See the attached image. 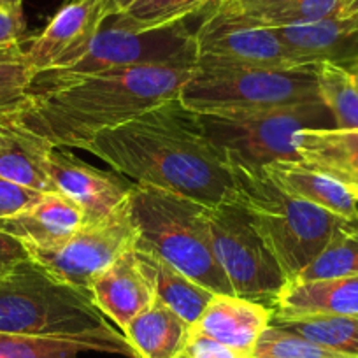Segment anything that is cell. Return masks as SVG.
Returning <instances> with one entry per match:
<instances>
[{"instance_id": "44dd1931", "label": "cell", "mask_w": 358, "mask_h": 358, "mask_svg": "<svg viewBox=\"0 0 358 358\" xmlns=\"http://www.w3.org/2000/svg\"><path fill=\"white\" fill-rule=\"evenodd\" d=\"M301 164L358 190V130L304 129L295 136Z\"/></svg>"}, {"instance_id": "e575fe53", "label": "cell", "mask_w": 358, "mask_h": 358, "mask_svg": "<svg viewBox=\"0 0 358 358\" xmlns=\"http://www.w3.org/2000/svg\"><path fill=\"white\" fill-rule=\"evenodd\" d=\"M29 257L25 246L6 232H0V274L18 260Z\"/></svg>"}, {"instance_id": "836d02e7", "label": "cell", "mask_w": 358, "mask_h": 358, "mask_svg": "<svg viewBox=\"0 0 358 358\" xmlns=\"http://www.w3.org/2000/svg\"><path fill=\"white\" fill-rule=\"evenodd\" d=\"M23 34H25L23 9L0 6V46L22 43Z\"/></svg>"}, {"instance_id": "cb8c5ba5", "label": "cell", "mask_w": 358, "mask_h": 358, "mask_svg": "<svg viewBox=\"0 0 358 358\" xmlns=\"http://www.w3.org/2000/svg\"><path fill=\"white\" fill-rule=\"evenodd\" d=\"M136 253L153 285L155 299L164 302L172 311L178 313L185 322L194 325L201 318L206 306L209 304L215 294L188 278L187 274L181 273L179 268H176L174 265H171L151 250L136 246Z\"/></svg>"}, {"instance_id": "603a6c76", "label": "cell", "mask_w": 358, "mask_h": 358, "mask_svg": "<svg viewBox=\"0 0 358 358\" xmlns=\"http://www.w3.org/2000/svg\"><path fill=\"white\" fill-rule=\"evenodd\" d=\"M192 325L169 306L155 299L123 330L139 358H179L190 337Z\"/></svg>"}, {"instance_id": "52a82bcc", "label": "cell", "mask_w": 358, "mask_h": 358, "mask_svg": "<svg viewBox=\"0 0 358 358\" xmlns=\"http://www.w3.org/2000/svg\"><path fill=\"white\" fill-rule=\"evenodd\" d=\"M132 67L195 69L194 32L188 30L185 22L160 29H136L113 16L74 65L37 74L29 94L97 72Z\"/></svg>"}, {"instance_id": "d6a6232c", "label": "cell", "mask_w": 358, "mask_h": 358, "mask_svg": "<svg viewBox=\"0 0 358 358\" xmlns=\"http://www.w3.org/2000/svg\"><path fill=\"white\" fill-rule=\"evenodd\" d=\"M41 195L43 192H36L32 188L13 183L9 179L0 178V218H8L29 208Z\"/></svg>"}, {"instance_id": "8992f818", "label": "cell", "mask_w": 358, "mask_h": 358, "mask_svg": "<svg viewBox=\"0 0 358 358\" xmlns=\"http://www.w3.org/2000/svg\"><path fill=\"white\" fill-rule=\"evenodd\" d=\"M178 97L197 113L255 111L322 102L316 85V65L195 69Z\"/></svg>"}, {"instance_id": "f546056e", "label": "cell", "mask_w": 358, "mask_h": 358, "mask_svg": "<svg viewBox=\"0 0 358 358\" xmlns=\"http://www.w3.org/2000/svg\"><path fill=\"white\" fill-rule=\"evenodd\" d=\"M34 78L23 43L0 46V113L11 111L25 101Z\"/></svg>"}, {"instance_id": "4316f807", "label": "cell", "mask_w": 358, "mask_h": 358, "mask_svg": "<svg viewBox=\"0 0 358 358\" xmlns=\"http://www.w3.org/2000/svg\"><path fill=\"white\" fill-rule=\"evenodd\" d=\"M318 95L329 109L336 129L358 130V86L355 76L330 62L316 65Z\"/></svg>"}, {"instance_id": "8d00e7d4", "label": "cell", "mask_w": 358, "mask_h": 358, "mask_svg": "<svg viewBox=\"0 0 358 358\" xmlns=\"http://www.w3.org/2000/svg\"><path fill=\"white\" fill-rule=\"evenodd\" d=\"M336 15L341 16V18L358 15V0H339Z\"/></svg>"}, {"instance_id": "ffe728a7", "label": "cell", "mask_w": 358, "mask_h": 358, "mask_svg": "<svg viewBox=\"0 0 358 358\" xmlns=\"http://www.w3.org/2000/svg\"><path fill=\"white\" fill-rule=\"evenodd\" d=\"M274 316H358V276L290 280L274 302Z\"/></svg>"}, {"instance_id": "8fae6325", "label": "cell", "mask_w": 358, "mask_h": 358, "mask_svg": "<svg viewBox=\"0 0 358 358\" xmlns=\"http://www.w3.org/2000/svg\"><path fill=\"white\" fill-rule=\"evenodd\" d=\"M137 237L129 195L104 218L83 222L60 246L27 250V253L60 281L90 292L92 280L120 255L136 246Z\"/></svg>"}, {"instance_id": "d4e9b609", "label": "cell", "mask_w": 358, "mask_h": 358, "mask_svg": "<svg viewBox=\"0 0 358 358\" xmlns=\"http://www.w3.org/2000/svg\"><path fill=\"white\" fill-rule=\"evenodd\" d=\"M271 325L299 334L320 346L358 358V316L313 315L301 318L273 316Z\"/></svg>"}, {"instance_id": "1f68e13d", "label": "cell", "mask_w": 358, "mask_h": 358, "mask_svg": "<svg viewBox=\"0 0 358 358\" xmlns=\"http://www.w3.org/2000/svg\"><path fill=\"white\" fill-rule=\"evenodd\" d=\"M179 358H253L251 355L237 351L234 348L227 346V344L218 343V341L211 339V337L204 336L192 330L188 343L185 346L183 353L179 355Z\"/></svg>"}, {"instance_id": "d590c367", "label": "cell", "mask_w": 358, "mask_h": 358, "mask_svg": "<svg viewBox=\"0 0 358 358\" xmlns=\"http://www.w3.org/2000/svg\"><path fill=\"white\" fill-rule=\"evenodd\" d=\"M104 2L109 18H113V16H118L122 13H125L136 0H104Z\"/></svg>"}, {"instance_id": "ba28073f", "label": "cell", "mask_w": 358, "mask_h": 358, "mask_svg": "<svg viewBox=\"0 0 358 358\" xmlns=\"http://www.w3.org/2000/svg\"><path fill=\"white\" fill-rule=\"evenodd\" d=\"M206 136L227 158L264 167L273 162H301L294 141L301 130L327 122L323 102L255 111L199 113ZM332 116V115H330Z\"/></svg>"}, {"instance_id": "6da1fadb", "label": "cell", "mask_w": 358, "mask_h": 358, "mask_svg": "<svg viewBox=\"0 0 358 358\" xmlns=\"http://www.w3.org/2000/svg\"><path fill=\"white\" fill-rule=\"evenodd\" d=\"M85 151L134 183L151 185L195 202H236L225 153L206 136L201 115L179 97L99 134Z\"/></svg>"}, {"instance_id": "f1b7e54d", "label": "cell", "mask_w": 358, "mask_h": 358, "mask_svg": "<svg viewBox=\"0 0 358 358\" xmlns=\"http://www.w3.org/2000/svg\"><path fill=\"white\" fill-rule=\"evenodd\" d=\"M213 4L215 0H136L115 18L136 29H160L187 22V18L204 13Z\"/></svg>"}, {"instance_id": "ab89813d", "label": "cell", "mask_w": 358, "mask_h": 358, "mask_svg": "<svg viewBox=\"0 0 358 358\" xmlns=\"http://www.w3.org/2000/svg\"><path fill=\"white\" fill-rule=\"evenodd\" d=\"M353 194H355V202H357V211H358V190H355Z\"/></svg>"}, {"instance_id": "7c38bea8", "label": "cell", "mask_w": 358, "mask_h": 358, "mask_svg": "<svg viewBox=\"0 0 358 358\" xmlns=\"http://www.w3.org/2000/svg\"><path fill=\"white\" fill-rule=\"evenodd\" d=\"M108 20L104 0H71L25 48L34 74L74 65Z\"/></svg>"}, {"instance_id": "30bf717a", "label": "cell", "mask_w": 358, "mask_h": 358, "mask_svg": "<svg viewBox=\"0 0 358 358\" xmlns=\"http://www.w3.org/2000/svg\"><path fill=\"white\" fill-rule=\"evenodd\" d=\"M194 30L195 69H294L276 29L251 22L236 8L215 2Z\"/></svg>"}, {"instance_id": "83f0119b", "label": "cell", "mask_w": 358, "mask_h": 358, "mask_svg": "<svg viewBox=\"0 0 358 358\" xmlns=\"http://www.w3.org/2000/svg\"><path fill=\"white\" fill-rule=\"evenodd\" d=\"M344 276H358V218L344 220L325 250L294 280Z\"/></svg>"}, {"instance_id": "484cf974", "label": "cell", "mask_w": 358, "mask_h": 358, "mask_svg": "<svg viewBox=\"0 0 358 358\" xmlns=\"http://www.w3.org/2000/svg\"><path fill=\"white\" fill-rule=\"evenodd\" d=\"M223 4L236 8L251 22L280 29L329 18L337 13L339 0H246L241 4Z\"/></svg>"}, {"instance_id": "277c9868", "label": "cell", "mask_w": 358, "mask_h": 358, "mask_svg": "<svg viewBox=\"0 0 358 358\" xmlns=\"http://www.w3.org/2000/svg\"><path fill=\"white\" fill-rule=\"evenodd\" d=\"M136 246L146 248L213 294H234L215 257L208 206L151 185L132 183Z\"/></svg>"}, {"instance_id": "d6986e66", "label": "cell", "mask_w": 358, "mask_h": 358, "mask_svg": "<svg viewBox=\"0 0 358 358\" xmlns=\"http://www.w3.org/2000/svg\"><path fill=\"white\" fill-rule=\"evenodd\" d=\"M83 353L139 358L127 337L115 327L81 336H25L0 332V358H78Z\"/></svg>"}, {"instance_id": "4fadbf2b", "label": "cell", "mask_w": 358, "mask_h": 358, "mask_svg": "<svg viewBox=\"0 0 358 358\" xmlns=\"http://www.w3.org/2000/svg\"><path fill=\"white\" fill-rule=\"evenodd\" d=\"M48 174L55 192L81 208L85 222L104 218L115 211L129 199L132 188V183L120 176L92 167L62 148H53L50 153Z\"/></svg>"}, {"instance_id": "5bb4252c", "label": "cell", "mask_w": 358, "mask_h": 358, "mask_svg": "<svg viewBox=\"0 0 358 358\" xmlns=\"http://www.w3.org/2000/svg\"><path fill=\"white\" fill-rule=\"evenodd\" d=\"M276 32L294 65L330 62L358 74V15H332L313 23L280 27Z\"/></svg>"}, {"instance_id": "5b68a950", "label": "cell", "mask_w": 358, "mask_h": 358, "mask_svg": "<svg viewBox=\"0 0 358 358\" xmlns=\"http://www.w3.org/2000/svg\"><path fill=\"white\" fill-rule=\"evenodd\" d=\"M109 327L88 290L60 281L30 257L0 274V332L81 336Z\"/></svg>"}, {"instance_id": "b9f144b4", "label": "cell", "mask_w": 358, "mask_h": 358, "mask_svg": "<svg viewBox=\"0 0 358 358\" xmlns=\"http://www.w3.org/2000/svg\"><path fill=\"white\" fill-rule=\"evenodd\" d=\"M215 2H223V0H215Z\"/></svg>"}, {"instance_id": "7402d4cb", "label": "cell", "mask_w": 358, "mask_h": 358, "mask_svg": "<svg viewBox=\"0 0 358 358\" xmlns=\"http://www.w3.org/2000/svg\"><path fill=\"white\" fill-rule=\"evenodd\" d=\"M264 172L285 194L320 206L344 218H358L355 194L343 183L301 162H273Z\"/></svg>"}, {"instance_id": "2e32d148", "label": "cell", "mask_w": 358, "mask_h": 358, "mask_svg": "<svg viewBox=\"0 0 358 358\" xmlns=\"http://www.w3.org/2000/svg\"><path fill=\"white\" fill-rule=\"evenodd\" d=\"M274 309L234 294H215L192 330L253 357L264 330L271 325Z\"/></svg>"}, {"instance_id": "9c48e42d", "label": "cell", "mask_w": 358, "mask_h": 358, "mask_svg": "<svg viewBox=\"0 0 358 358\" xmlns=\"http://www.w3.org/2000/svg\"><path fill=\"white\" fill-rule=\"evenodd\" d=\"M215 257L234 295L274 308L288 278L250 215L237 202L208 208Z\"/></svg>"}, {"instance_id": "f35d334b", "label": "cell", "mask_w": 358, "mask_h": 358, "mask_svg": "<svg viewBox=\"0 0 358 358\" xmlns=\"http://www.w3.org/2000/svg\"><path fill=\"white\" fill-rule=\"evenodd\" d=\"M223 2H234V4H241V2H246V0H223Z\"/></svg>"}, {"instance_id": "ac0fdd59", "label": "cell", "mask_w": 358, "mask_h": 358, "mask_svg": "<svg viewBox=\"0 0 358 358\" xmlns=\"http://www.w3.org/2000/svg\"><path fill=\"white\" fill-rule=\"evenodd\" d=\"M53 144L18 122L11 111L0 113V178L32 188L55 192L48 174Z\"/></svg>"}, {"instance_id": "7a4b0ae2", "label": "cell", "mask_w": 358, "mask_h": 358, "mask_svg": "<svg viewBox=\"0 0 358 358\" xmlns=\"http://www.w3.org/2000/svg\"><path fill=\"white\" fill-rule=\"evenodd\" d=\"M195 69H111L29 94L11 115L55 148L85 150L115 129L179 95Z\"/></svg>"}, {"instance_id": "9a60e30c", "label": "cell", "mask_w": 358, "mask_h": 358, "mask_svg": "<svg viewBox=\"0 0 358 358\" xmlns=\"http://www.w3.org/2000/svg\"><path fill=\"white\" fill-rule=\"evenodd\" d=\"M99 311L111 320L120 332L155 301V288L137 258L136 246L120 255L90 285Z\"/></svg>"}, {"instance_id": "e0dca14e", "label": "cell", "mask_w": 358, "mask_h": 358, "mask_svg": "<svg viewBox=\"0 0 358 358\" xmlns=\"http://www.w3.org/2000/svg\"><path fill=\"white\" fill-rule=\"evenodd\" d=\"M83 222L85 215L78 204L50 192L16 215L0 218V232L18 239L25 250H51L64 244Z\"/></svg>"}, {"instance_id": "3957f363", "label": "cell", "mask_w": 358, "mask_h": 358, "mask_svg": "<svg viewBox=\"0 0 358 358\" xmlns=\"http://www.w3.org/2000/svg\"><path fill=\"white\" fill-rule=\"evenodd\" d=\"M227 160L236 188V202L250 215L288 280H294L325 250L346 218L285 194L262 167L232 158Z\"/></svg>"}, {"instance_id": "60d3db41", "label": "cell", "mask_w": 358, "mask_h": 358, "mask_svg": "<svg viewBox=\"0 0 358 358\" xmlns=\"http://www.w3.org/2000/svg\"><path fill=\"white\" fill-rule=\"evenodd\" d=\"M355 76V83H357V86H358V74H353Z\"/></svg>"}, {"instance_id": "74e56055", "label": "cell", "mask_w": 358, "mask_h": 358, "mask_svg": "<svg viewBox=\"0 0 358 358\" xmlns=\"http://www.w3.org/2000/svg\"><path fill=\"white\" fill-rule=\"evenodd\" d=\"M23 0H0V6L4 8H22Z\"/></svg>"}, {"instance_id": "4dcf8cb0", "label": "cell", "mask_w": 358, "mask_h": 358, "mask_svg": "<svg viewBox=\"0 0 358 358\" xmlns=\"http://www.w3.org/2000/svg\"><path fill=\"white\" fill-rule=\"evenodd\" d=\"M253 358H351L320 346L299 334L268 325L258 339Z\"/></svg>"}]
</instances>
